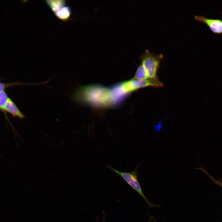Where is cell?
Listing matches in <instances>:
<instances>
[{
  "label": "cell",
  "instance_id": "cell-1",
  "mask_svg": "<svg viewBox=\"0 0 222 222\" xmlns=\"http://www.w3.org/2000/svg\"><path fill=\"white\" fill-rule=\"evenodd\" d=\"M163 57L162 54H154L146 50L140 57L141 64L149 78L158 79L157 72L160 60Z\"/></svg>",
  "mask_w": 222,
  "mask_h": 222
},
{
  "label": "cell",
  "instance_id": "cell-2",
  "mask_svg": "<svg viewBox=\"0 0 222 222\" xmlns=\"http://www.w3.org/2000/svg\"><path fill=\"white\" fill-rule=\"evenodd\" d=\"M139 166V165H138L134 171L130 172L120 171L109 165L106 167L120 175L132 188L143 198L150 207H158V205L153 204L150 202L146 198L142 191L137 176V169Z\"/></svg>",
  "mask_w": 222,
  "mask_h": 222
},
{
  "label": "cell",
  "instance_id": "cell-3",
  "mask_svg": "<svg viewBox=\"0 0 222 222\" xmlns=\"http://www.w3.org/2000/svg\"><path fill=\"white\" fill-rule=\"evenodd\" d=\"M121 85L125 93H130L140 88L148 86L155 87H162L163 84L158 79H149L145 80H140L132 79L123 82Z\"/></svg>",
  "mask_w": 222,
  "mask_h": 222
},
{
  "label": "cell",
  "instance_id": "cell-4",
  "mask_svg": "<svg viewBox=\"0 0 222 222\" xmlns=\"http://www.w3.org/2000/svg\"><path fill=\"white\" fill-rule=\"evenodd\" d=\"M197 20L206 24L211 30L217 34L222 33V20L219 19L209 18L203 16L195 15Z\"/></svg>",
  "mask_w": 222,
  "mask_h": 222
},
{
  "label": "cell",
  "instance_id": "cell-5",
  "mask_svg": "<svg viewBox=\"0 0 222 222\" xmlns=\"http://www.w3.org/2000/svg\"><path fill=\"white\" fill-rule=\"evenodd\" d=\"M5 110L20 118H24V115L19 110L13 102L8 98L5 108Z\"/></svg>",
  "mask_w": 222,
  "mask_h": 222
},
{
  "label": "cell",
  "instance_id": "cell-6",
  "mask_svg": "<svg viewBox=\"0 0 222 222\" xmlns=\"http://www.w3.org/2000/svg\"><path fill=\"white\" fill-rule=\"evenodd\" d=\"M45 2L54 14L66 6V1L64 0H46Z\"/></svg>",
  "mask_w": 222,
  "mask_h": 222
},
{
  "label": "cell",
  "instance_id": "cell-7",
  "mask_svg": "<svg viewBox=\"0 0 222 222\" xmlns=\"http://www.w3.org/2000/svg\"><path fill=\"white\" fill-rule=\"evenodd\" d=\"M71 12L70 7L68 6H65L54 14L60 19L65 21L68 19Z\"/></svg>",
  "mask_w": 222,
  "mask_h": 222
},
{
  "label": "cell",
  "instance_id": "cell-8",
  "mask_svg": "<svg viewBox=\"0 0 222 222\" xmlns=\"http://www.w3.org/2000/svg\"><path fill=\"white\" fill-rule=\"evenodd\" d=\"M132 79L140 80H145L149 79L141 64L138 67Z\"/></svg>",
  "mask_w": 222,
  "mask_h": 222
},
{
  "label": "cell",
  "instance_id": "cell-9",
  "mask_svg": "<svg viewBox=\"0 0 222 222\" xmlns=\"http://www.w3.org/2000/svg\"><path fill=\"white\" fill-rule=\"evenodd\" d=\"M8 98L6 94L4 91L0 92V109L4 110Z\"/></svg>",
  "mask_w": 222,
  "mask_h": 222
},
{
  "label": "cell",
  "instance_id": "cell-10",
  "mask_svg": "<svg viewBox=\"0 0 222 222\" xmlns=\"http://www.w3.org/2000/svg\"><path fill=\"white\" fill-rule=\"evenodd\" d=\"M201 170L205 173L210 178L212 179V181L215 183L216 184L222 187V183L221 182L216 180L214 179L210 175L208 172H207L203 168L201 169Z\"/></svg>",
  "mask_w": 222,
  "mask_h": 222
},
{
  "label": "cell",
  "instance_id": "cell-11",
  "mask_svg": "<svg viewBox=\"0 0 222 222\" xmlns=\"http://www.w3.org/2000/svg\"><path fill=\"white\" fill-rule=\"evenodd\" d=\"M7 85V84L0 82V92L4 91Z\"/></svg>",
  "mask_w": 222,
  "mask_h": 222
},
{
  "label": "cell",
  "instance_id": "cell-12",
  "mask_svg": "<svg viewBox=\"0 0 222 222\" xmlns=\"http://www.w3.org/2000/svg\"><path fill=\"white\" fill-rule=\"evenodd\" d=\"M152 217H150V219L149 220L148 222H150L151 220L152 219Z\"/></svg>",
  "mask_w": 222,
  "mask_h": 222
}]
</instances>
